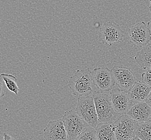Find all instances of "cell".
Instances as JSON below:
<instances>
[{
  "label": "cell",
  "instance_id": "obj_5",
  "mask_svg": "<svg viewBox=\"0 0 151 140\" xmlns=\"http://www.w3.org/2000/svg\"><path fill=\"white\" fill-rule=\"evenodd\" d=\"M123 37L124 33L121 26L110 21L104 22L99 32L100 42L108 45L121 43L123 40Z\"/></svg>",
  "mask_w": 151,
  "mask_h": 140
},
{
  "label": "cell",
  "instance_id": "obj_12",
  "mask_svg": "<svg viewBox=\"0 0 151 140\" xmlns=\"http://www.w3.org/2000/svg\"><path fill=\"white\" fill-rule=\"evenodd\" d=\"M127 114L137 122L151 121V107L146 102H139L133 105Z\"/></svg>",
  "mask_w": 151,
  "mask_h": 140
},
{
  "label": "cell",
  "instance_id": "obj_6",
  "mask_svg": "<svg viewBox=\"0 0 151 140\" xmlns=\"http://www.w3.org/2000/svg\"><path fill=\"white\" fill-rule=\"evenodd\" d=\"M137 123L127 114L119 116L113 122L116 140H130L136 136Z\"/></svg>",
  "mask_w": 151,
  "mask_h": 140
},
{
  "label": "cell",
  "instance_id": "obj_18",
  "mask_svg": "<svg viewBox=\"0 0 151 140\" xmlns=\"http://www.w3.org/2000/svg\"><path fill=\"white\" fill-rule=\"evenodd\" d=\"M74 140H97L95 128L90 127Z\"/></svg>",
  "mask_w": 151,
  "mask_h": 140
},
{
  "label": "cell",
  "instance_id": "obj_15",
  "mask_svg": "<svg viewBox=\"0 0 151 140\" xmlns=\"http://www.w3.org/2000/svg\"><path fill=\"white\" fill-rule=\"evenodd\" d=\"M135 60L139 66L143 69H151V41L137 53Z\"/></svg>",
  "mask_w": 151,
  "mask_h": 140
},
{
  "label": "cell",
  "instance_id": "obj_16",
  "mask_svg": "<svg viewBox=\"0 0 151 140\" xmlns=\"http://www.w3.org/2000/svg\"><path fill=\"white\" fill-rule=\"evenodd\" d=\"M136 136L141 140H151V121L138 122Z\"/></svg>",
  "mask_w": 151,
  "mask_h": 140
},
{
  "label": "cell",
  "instance_id": "obj_4",
  "mask_svg": "<svg viewBox=\"0 0 151 140\" xmlns=\"http://www.w3.org/2000/svg\"><path fill=\"white\" fill-rule=\"evenodd\" d=\"M76 110L91 127L95 128L99 124V121L93 95L79 97Z\"/></svg>",
  "mask_w": 151,
  "mask_h": 140
},
{
  "label": "cell",
  "instance_id": "obj_11",
  "mask_svg": "<svg viewBox=\"0 0 151 140\" xmlns=\"http://www.w3.org/2000/svg\"><path fill=\"white\" fill-rule=\"evenodd\" d=\"M43 132L45 140H68L63 119L50 121Z\"/></svg>",
  "mask_w": 151,
  "mask_h": 140
},
{
  "label": "cell",
  "instance_id": "obj_10",
  "mask_svg": "<svg viewBox=\"0 0 151 140\" xmlns=\"http://www.w3.org/2000/svg\"><path fill=\"white\" fill-rule=\"evenodd\" d=\"M110 97L114 110L120 115L127 114L133 105L128 93L121 90L118 86H115L111 91Z\"/></svg>",
  "mask_w": 151,
  "mask_h": 140
},
{
  "label": "cell",
  "instance_id": "obj_22",
  "mask_svg": "<svg viewBox=\"0 0 151 140\" xmlns=\"http://www.w3.org/2000/svg\"><path fill=\"white\" fill-rule=\"evenodd\" d=\"M146 102L151 107V91H150V95H148V97L147 98V100Z\"/></svg>",
  "mask_w": 151,
  "mask_h": 140
},
{
  "label": "cell",
  "instance_id": "obj_20",
  "mask_svg": "<svg viewBox=\"0 0 151 140\" xmlns=\"http://www.w3.org/2000/svg\"><path fill=\"white\" fill-rule=\"evenodd\" d=\"M5 95V92L3 89V79L0 76V99H2Z\"/></svg>",
  "mask_w": 151,
  "mask_h": 140
},
{
  "label": "cell",
  "instance_id": "obj_8",
  "mask_svg": "<svg viewBox=\"0 0 151 140\" xmlns=\"http://www.w3.org/2000/svg\"><path fill=\"white\" fill-rule=\"evenodd\" d=\"M111 72L115 84L123 91L128 92L136 82L133 72L129 67L115 65Z\"/></svg>",
  "mask_w": 151,
  "mask_h": 140
},
{
  "label": "cell",
  "instance_id": "obj_23",
  "mask_svg": "<svg viewBox=\"0 0 151 140\" xmlns=\"http://www.w3.org/2000/svg\"><path fill=\"white\" fill-rule=\"evenodd\" d=\"M147 27H148V29L150 30L151 35V19L150 21V22H148V24H147Z\"/></svg>",
  "mask_w": 151,
  "mask_h": 140
},
{
  "label": "cell",
  "instance_id": "obj_13",
  "mask_svg": "<svg viewBox=\"0 0 151 140\" xmlns=\"http://www.w3.org/2000/svg\"><path fill=\"white\" fill-rule=\"evenodd\" d=\"M151 87L143 82L134 83L133 87L128 92V95L133 105L146 102L151 91Z\"/></svg>",
  "mask_w": 151,
  "mask_h": 140
},
{
  "label": "cell",
  "instance_id": "obj_21",
  "mask_svg": "<svg viewBox=\"0 0 151 140\" xmlns=\"http://www.w3.org/2000/svg\"><path fill=\"white\" fill-rule=\"evenodd\" d=\"M3 140H16L15 138L12 137L10 135H9L6 133L3 134Z\"/></svg>",
  "mask_w": 151,
  "mask_h": 140
},
{
  "label": "cell",
  "instance_id": "obj_9",
  "mask_svg": "<svg viewBox=\"0 0 151 140\" xmlns=\"http://www.w3.org/2000/svg\"><path fill=\"white\" fill-rule=\"evenodd\" d=\"M95 85L97 89L104 92H110L115 86L111 71L106 67H97L91 71Z\"/></svg>",
  "mask_w": 151,
  "mask_h": 140
},
{
  "label": "cell",
  "instance_id": "obj_2",
  "mask_svg": "<svg viewBox=\"0 0 151 140\" xmlns=\"http://www.w3.org/2000/svg\"><path fill=\"white\" fill-rule=\"evenodd\" d=\"M106 92L95 91L93 94L99 122H114L120 115L116 112L110 95Z\"/></svg>",
  "mask_w": 151,
  "mask_h": 140
},
{
  "label": "cell",
  "instance_id": "obj_24",
  "mask_svg": "<svg viewBox=\"0 0 151 140\" xmlns=\"http://www.w3.org/2000/svg\"><path fill=\"white\" fill-rule=\"evenodd\" d=\"M130 140H141L140 139H139L138 137H137V136H134V137H132V139H131Z\"/></svg>",
  "mask_w": 151,
  "mask_h": 140
},
{
  "label": "cell",
  "instance_id": "obj_25",
  "mask_svg": "<svg viewBox=\"0 0 151 140\" xmlns=\"http://www.w3.org/2000/svg\"><path fill=\"white\" fill-rule=\"evenodd\" d=\"M149 9L151 13V0H150V6H149Z\"/></svg>",
  "mask_w": 151,
  "mask_h": 140
},
{
  "label": "cell",
  "instance_id": "obj_7",
  "mask_svg": "<svg viewBox=\"0 0 151 140\" xmlns=\"http://www.w3.org/2000/svg\"><path fill=\"white\" fill-rule=\"evenodd\" d=\"M128 38L133 45L142 49L151 41L150 31L144 22L138 23L130 27Z\"/></svg>",
  "mask_w": 151,
  "mask_h": 140
},
{
  "label": "cell",
  "instance_id": "obj_19",
  "mask_svg": "<svg viewBox=\"0 0 151 140\" xmlns=\"http://www.w3.org/2000/svg\"><path fill=\"white\" fill-rule=\"evenodd\" d=\"M142 82L151 87V69L146 70L145 72L142 73Z\"/></svg>",
  "mask_w": 151,
  "mask_h": 140
},
{
  "label": "cell",
  "instance_id": "obj_17",
  "mask_svg": "<svg viewBox=\"0 0 151 140\" xmlns=\"http://www.w3.org/2000/svg\"><path fill=\"white\" fill-rule=\"evenodd\" d=\"M0 76L2 78L3 81L6 84V88L12 92H13L15 95H17L19 89L17 84V80L15 76L6 73L0 74Z\"/></svg>",
  "mask_w": 151,
  "mask_h": 140
},
{
  "label": "cell",
  "instance_id": "obj_1",
  "mask_svg": "<svg viewBox=\"0 0 151 140\" xmlns=\"http://www.w3.org/2000/svg\"><path fill=\"white\" fill-rule=\"evenodd\" d=\"M68 86L76 97L93 95L96 91L91 71L89 69L77 70L70 78Z\"/></svg>",
  "mask_w": 151,
  "mask_h": 140
},
{
  "label": "cell",
  "instance_id": "obj_3",
  "mask_svg": "<svg viewBox=\"0 0 151 140\" xmlns=\"http://www.w3.org/2000/svg\"><path fill=\"white\" fill-rule=\"evenodd\" d=\"M63 121L66 131L68 140H74L91 126L79 116L76 110H67Z\"/></svg>",
  "mask_w": 151,
  "mask_h": 140
},
{
  "label": "cell",
  "instance_id": "obj_14",
  "mask_svg": "<svg viewBox=\"0 0 151 140\" xmlns=\"http://www.w3.org/2000/svg\"><path fill=\"white\" fill-rule=\"evenodd\" d=\"M95 130L97 140H116L113 122H99Z\"/></svg>",
  "mask_w": 151,
  "mask_h": 140
}]
</instances>
